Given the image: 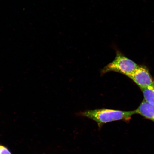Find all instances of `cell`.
<instances>
[{
	"label": "cell",
	"mask_w": 154,
	"mask_h": 154,
	"mask_svg": "<svg viewBox=\"0 0 154 154\" xmlns=\"http://www.w3.org/2000/svg\"><path fill=\"white\" fill-rule=\"evenodd\" d=\"M136 114L135 110L125 111L106 109L88 110L80 113L83 116L91 119L100 125L114 121L128 120L133 115Z\"/></svg>",
	"instance_id": "cell-1"
},
{
	"label": "cell",
	"mask_w": 154,
	"mask_h": 154,
	"mask_svg": "<svg viewBox=\"0 0 154 154\" xmlns=\"http://www.w3.org/2000/svg\"><path fill=\"white\" fill-rule=\"evenodd\" d=\"M139 66L121 54L117 52L116 56L112 62L109 63L101 71V75L111 72L121 73L128 76Z\"/></svg>",
	"instance_id": "cell-2"
},
{
	"label": "cell",
	"mask_w": 154,
	"mask_h": 154,
	"mask_svg": "<svg viewBox=\"0 0 154 154\" xmlns=\"http://www.w3.org/2000/svg\"><path fill=\"white\" fill-rule=\"evenodd\" d=\"M127 76L133 81L140 88L154 85V81L147 69L138 66L135 70Z\"/></svg>",
	"instance_id": "cell-3"
},
{
	"label": "cell",
	"mask_w": 154,
	"mask_h": 154,
	"mask_svg": "<svg viewBox=\"0 0 154 154\" xmlns=\"http://www.w3.org/2000/svg\"><path fill=\"white\" fill-rule=\"evenodd\" d=\"M135 111L136 114L141 115L154 122V105L144 100Z\"/></svg>",
	"instance_id": "cell-4"
},
{
	"label": "cell",
	"mask_w": 154,
	"mask_h": 154,
	"mask_svg": "<svg viewBox=\"0 0 154 154\" xmlns=\"http://www.w3.org/2000/svg\"><path fill=\"white\" fill-rule=\"evenodd\" d=\"M140 89L143 92L144 100L154 105V85Z\"/></svg>",
	"instance_id": "cell-5"
},
{
	"label": "cell",
	"mask_w": 154,
	"mask_h": 154,
	"mask_svg": "<svg viewBox=\"0 0 154 154\" xmlns=\"http://www.w3.org/2000/svg\"><path fill=\"white\" fill-rule=\"evenodd\" d=\"M0 154H11L10 151L5 146H0Z\"/></svg>",
	"instance_id": "cell-6"
},
{
	"label": "cell",
	"mask_w": 154,
	"mask_h": 154,
	"mask_svg": "<svg viewBox=\"0 0 154 154\" xmlns=\"http://www.w3.org/2000/svg\"><path fill=\"white\" fill-rule=\"evenodd\" d=\"M0 146H1V145H0Z\"/></svg>",
	"instance_id": "cell-7"
}]
</instances>
